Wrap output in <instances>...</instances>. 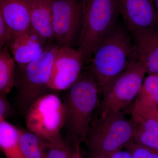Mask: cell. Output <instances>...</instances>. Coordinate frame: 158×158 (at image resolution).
<instances>
[{
    "label": "cell",
    "mask_w": 158,
    "mask_h": 158,
    "mask_svg": "<svg viewBox=\"0 0 158 158\" xmlns=\"http://www.w3.org/2000/svg\"><path fill=\"white\" fill-rule=\"evenodd\" d=\"M54 38L61 47H70L81 22V6L78 0H52Z\"/></svg>",
    "instance_id": "cell-8"
},
{
    "label": "cell",
    "mask_w": 158,
    "mask_h": 158,
    "mask_svg": "<svg viewBox=\"0 0 158 158\" xmlns=\"http://www.w3.org/2000/svg\"><path fill=\"white\" fill-rule=\"evenodd\" d=\"M131 118L135 127L133 141L158 152L157 122L134 106Z\"/></svg>",
    "instance_id": "cell-14"
},
{
    "label": "cell",
    "mask_w": 158,
    "mask_h": 158,
    "mask_svg": "<svg viewBox=\"0 0 158 158\" xmlns=\"http://www.w3.org/2000/svg\"><path fill=\"white\" fill-rule=\"evenodd\" d=\"M77 50L90 62L102 40L113 28L120 13L118 0H82Z\"/></svg>",
    "instance_id": "cell-3"
},
{
    "label": "cell",
    "mask_w": 158,
    "mask_h": 158,
    "mask_svg": "<svg viewBox=\"0 0 158 158\" xmlns=\"http://www.w3.org/2000/svg\"><path fill=\"white\" fill-rule=\"evenodd\" d=\"M90 158H132L127 150L118 151L110 153H103L90 151Z\"/></svg>",
    "instance_id": "cell-23"
},
{
    "label": "cell",
    "mask_w": 158,
    "mask_h": 158,
    "mask_svg": "<svg viewBox=\"0 0 158 158\" xmlns=\"http://www.w3.org/2000/svg\"><path fill=\"white\" fill-rule=\"evenodd\" d=\"M32 0H0V14L10 27L13 34L31 29Z\"/></svg>",
    "instance_id": "cell-13"
},
{
    "label": "cell",
    "mask_w": 158,
    "mask_h": 158,
    "mask_svg": "<svg viewBox=\"0 0 158 158\" xmlns=\"http://www.w3.org/2000/svg\"><path fill=\"white\" fill-rule=\"evenodd\" d=\"M58 46L50 43L37 59L25 65H19L17 83L20 110L26 115L29 108L49 89V83Z\"/></svg>",
    "instance_id": "cell-4"
},
{
    "label": "cell",
    "mask_w": 158,
    "mask_h": 158,
    "mask_svg": "<svg viewBox=\"0 0 158 158\" xmlns=\"http://www.w3.org/2000/svg\"><path fill=\"white\" fill-rule=\"evenodd\" d=\"M136 57L145 64L148 74L158 73V29L130 33Z\"/></svg>",
    "instance_id": "cell-12"
},
{
    "label": "cell",
    "mask_w": 158,
    "mask_h": 158,
    "mask_svg": "<svg viewBox=\"0 0 158 158\" xmlns=\"http://www.w3.org/2000/svg\"><path fill=\"white\" fill-rule=\"evenodd\" d=\"M7 95L0 94V121L6 120L12 114V109Z\"/></svg>",
    "instance_id": "cell-24"
},
{
    "label": "cell",
    "mask_w": 158,
    "mask_h": 158,
    "mask_svg": "<svg viewBox=\"0 0 158 158\" xmlns=\"http://www.w3.org/2000/svg\"><path fill=\"white\" fill-rule=\"evenodd\" d=\"M50 43L31 28L23 33L12 34L8 47L19 65H27L39 56Z\"/></svg>",
    "instance_id": "cell-11"
},
{
    "label": "cell",
    "mask_w": 158,
    "mask_h": 158,
    "mask_svg": "<svg viewBox=\"0 0 158 158\" xmlns=\"http://www.w3.org/2000/svg\"><path fill=\"white\" fill-rule=\"evenodd\" d=\"M19 129L6 120L0 121V147L6 158H26L19 143Z\"/></svg>",
    "instance_id": "cell-16"
},
{
    "label": "cell",
    "mask_w": 158,
    "mask_h": 158,
    "mask_svg": "<svg viewBox=\"0 0 158 158\" xmlns=\"http://www.w3.org/2000/svg\"><path fill=\"white\" fill-rule=\"evenodd\" d=\"M132 158H158V152L132 141L125 147Z\"/></svg>",
    "instance_id": "cell-21"
},
{
    "label": "cell",
    "mask_w": 158,
    "mask_h": 158,
    "mask_svg": "<svg viewBox=\"0 0 158 158\" xmlns=\"http://www.w3.org/2000/svg\"><path fill=\"white\" fill-rule=\"evenodd\" d=\"M8 46L0 52V94L7 95L15 84V62L9 52Z\"/></svg>",
    "instance_id": "cell-18"
},
{
    "label": "cell",
    "mask_w": 158,
    "mask_h": 158,
    "mask_svg": "<svg viewBox=\"0 0 158 158\" xmlns=\"http://www.w3.org/2000/svg\"><path fill=\"white\" fill-rule=\"evenodd\" d=\"M65 105L55 94H46L37 99L25 115L27 130L45 141L59 134L65 125Z\"/></svg>",
    "instance_id": "cell-7"
},
{
    "label": "cell",
    "mask_w": 158,
    "mask_h": 158,
    "mask_svg": "<svg viewBox=\"0 0 158 158\" xmlns=\"http://www.w3.org/2000/svg\"><path fill=\"white\" fill-rule=\"evenodd\" d=\"M13 31L0 14V48L2 49L8 46Z\"/></svg>",
    "instance_id": "cell-22"
},
{
    "label": "cell",
    "mask_w": 158,
    "mask_h": 158,
    "mask_svg": "<svg viewBox=\"0 0 158 158\" xmlns=\"http://www.w3.org/2000/svg\"><path fill=\"white\" fill-rule=\"evenodd\" d=\"M85 62L81 54L70 47L58 46L49 83V89H69L77 81L83 72Z\"/></svg>",
    "instance_id": "cell-9"
},
{
    "label": "cell",
    "mask_w": 158,
    "mask_h": 158,
    "mask_svg": "<svg viewBox=\"0 0 158 158\" xmlns=\"http://www.w3.org/2000/svg\"><path fill=\"white\" fill-rule=\"evenodd\" d=\"M156 9L158 17V0H156Z\"/></svg>",
    "instance_id": "cell-27"
},
{
    "label": "cell",
    "mask_w": 158,
    "mask_h": 158,
    "mask_svg": "<svg viewBox=\"0 0 158 158\" xmlns=\"http://www.w3.org/2000/svg\"><path fill=\"white\" fill-rule=\"evenodd\" d=\"M31 24V28L48 42L55 39L52 0H32Z\"/></svg>",
    "instance_id": "cell-15"
},
{
    "label": "cell",
    "mask_w": 158,
    "mask_h": 158,
    "mask_svg": "<svg viewBox=\"0 0 158 158\" xmlns=\"http://www.w3.org/2000/svg\"><path fill=\"white\" fill-rule=\"evenodd\" d=\"M135 127L122 112L100 116L90 124L86 144L90 151L103 153L116 152L133 141Z\"/></svg>",
    "instance_id": "cell-5"
},
{
    "label": "cell",
    "mask_w": 158,
    "mask_h": 158,
    "mask_svg": "<svg viewBox=\"0 0 158 158\" xmlns=\"http://www.w3.org/2000/svg\"><path fill=\"white\" fill-rule=\"evenodd\" d=\"M134 106L139 110H142L147 113L151 117L155 119L158 123V107H146L141 106L135 102Z\"/></svg>",
    "instance_id": "cell-25"
},
{
    "label": "cell",
    "mask_w": 158,
    "mask_h": 158,
    "mask_svg": "<svg viewBox=\"0 0 158 158\" xmlns=\"http://www.w3.org/2000/svg\"><path fill=\"white\" fill-rule=\"evenodd\" d=\"M120 14L130 33L157 27L158 17L153 0H118Z\"/></svg>",
    "instance_id": "cell-10"
},
{
    "label": "cell",
    "mask_w": 158,
    "mask_h": 158,
    "mask_svg": "<svg viewBox=\"0 0 158 158\" xmlns=\"http://www.w3.org/2000/svg\"><path fill=\"white\" fill-rule=\"evenodd\" d=\"M47 141V152L46 158H72L73 146L65 141L60 134Z\"/></svg>",
    "instance_id": "cell-20"
},
{
    "label": "cell",
    "mask_w": 158,
    "mask_h": 158,
    "mask_svg": "<svg viewBox=\"0 0 158 158\" xmlns=\"http://www.w3.org/2000/svg\"><path fill=\"white\" fill-rule=\"evenodd\" d=\"M130 35L127 28L115 25L94 51L89 69L100 93L137 58Z\"/></svg>",
    "instance_id": "cell-1"
},
{
    "label": "cell",
    "mask_w": 158,
    "mask_h": 158,
    "mask_svg": "<svg viewBox=\"0 0 158 158\" xmlns=\"http://www.w3.org/2000/svg\"><path fill=\"white\" fill-rule=\"evenodd\" d=\"M146 73V65L137 58L110 81L102 92L101 116L121 112L137 98Z\"/></svg>",
    "instance_id": "cell-6"
},
{
    "label": "cell",
    "mask_w": 158,
    "mask_h": 158,
    "mask_svg": "<svg viewBox=\"0 0 158 158\" xmlns=\"http://www.w3.org/2000/svg\"><path fill=\"white\" fill-rule=\"evenodd\" d=\"M19 143L26 158H46L47 141L28 130L19 129Z\"/></svg>",
    "instance_id": "cell-17"
},
{
    "label": "cell",
    "mask_w": 158,
    "mask_h": 158,
    "mask_svg": "<svg viewBox=\"0 0 158 158\" xmlns=\"http://www.w3.org/2000/svg\"><path fill=\"white\" fill-rule=\"evenodd\" d=\"M63 102L66 111L65 125L73 145L87 142L94 112L98 104V86L89 68L83 72L70 88Z\"/></svg>",
    "instance_id": "cell-2"
},
{
    "label": "cell",
    "mask_w": 158,
    "mask_h": 158,
    "mask_svg": "<svg viewBox=\"0 0 158 158\" xmlns=\"http://www.w3.org/2000/svg\"><path fill=\"white\" fill-rule=\"evenodd\" d=\"M80 144H77L73 145V152L72 158H83L81 149H80Z\"/></svg>",
    "instance_id": "cell-26"
},
{
    "label": "cell",
    "mask_w": 158,
    "mask_h": 158,
    "mask_svg": "<svg viewBox=\"0 0 158 158\" xmlns=\"http://www.w3.org/2000/svg\"><path fill=\"white\" fill-rule=\"evenodd\" d=\"M135 102L144 106L158 107V73L144 78Z\"/></svg>",
    "instance_id": "cell-19"
}]
</instances>
